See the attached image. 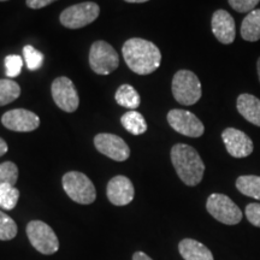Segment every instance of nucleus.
Wrapping results in <instances>:
<instances>
[{
  "label": "nucleus",
  "instance_id": "obj_21",
  "mask_svg": "<svg viewBox=\"0 0 260 260\" xmlns=\"http://www.w3.org/2000/svg\"><path fill=\"white\" fill-rule=\"evenodd\" d=\"M236 188L246 197L260 200V176L255 175L240 176L236 180Z\"/></svg>",
  "mask_w": 260,
  "mask_h": 260
},
{
  "label": "nucleus",
  "instance_id": "obj_23",
  "mask_svg": "<svg viewBox=\"0 0 260 260\" xmlns=\"http://www.w3.org/2000/svg\"><path fill=\"white\" fill-rule=\"evenodd\" d=\"M19 199V190L12 184L0 186V207L5 210H14Z\"/></svg>",
  "mask_w": 260,
  "mask_h": 260
},
{
  "label": "nucleus",
  "instance_id": "obj_11",
  "mask_svg": "<svg viewBox=\"0 0 260 260\" xmlns=\"http://www.w3.org/2000/svg\"><path fill=\"white\" fill-rule=\"evenodd\" d=\"M94 146L100 153L116 161H124L129 158L130 148L119 136L102 133L94 138Z\"/></svg>",
  "mask_w": 260,
  "mask_h": 260
},
{
  "label": "nucleus",
  "instance_id": "obj_24",
  "mask_svg": "<svg viewBox=\"0 0 260 260\" xmlns=\"http://www.w3.org/2000/svg\"><path fill=\"white\" fill-rule=\"evenodd\" d=\"M17 224L11 217L0 211V240L9 241L17 235Z\"/></svg>",
  "mask_w": 260,
  "mask_h": 260
},
{
  "label": "nucleus",
  "instance_id": "obj_34",
  "mask_svg": "<svg viewBox=\"0 0 260 260\" xmlns=\"http://www.w3.org/2000/svg\"><path fill=\"white\" fill-rule=\"evenodd\" d=\"M256 73H258V79L260 81V57L256 60Z\"/></svg>",
  "mask_w": 260,
  "mask_h": 260
},
{
  "label": "nucleus",
  "instance_id": "obj_32",
  "mask_svg": "<svg viewBox=\"0 0 260 260\" xmlns=\"http://www.w3.org/2000/svg\"><path fill=\"white\" fill-rule=\"evenodd\" d=\"M8 149L9 147H8V144H6V141H4V140L0 138V157L4 155L6 152H8Z\"/></svg>",
  "mask_w": 260,
  "mask_h": 260
},
{
  "label": "nucleus",
  "instance_id": "obj_13",
  "mask_svg": "<svg viewBox=\"0 0 260 260\" xmlns=\"http://www.w3.org/2000/svg\"><path fill=\"white\" fill-rule=\"evenodd\" d=\"M2 123L5 128L12 130V132L29 133L39 128L40 118L29 110L16 109L5 112L2 117Z\"/></svg>",
  "mask_w": 260,
  "mask_h": 260
},
{
  "label": "nucleus",
  "instance_id": "obj_5",
  "mask_svg": "<svg viewBox=\"0 0 260 260\" xmlns=\"http://www.w3.org/2000/svg\"><path fill=\"white\" fill-rule=\"evenodd\" d=\"M206 210L214 219L226 225H235L242 220L241 210L224 194H211L206 201Z\"/></svg>",
  "mask_w": 260,
  "mask_h": 260
},
{
  "label": "nucleus",
  "instance_id": "obj_30",
  "mask_svg": "<svg viewBox=\"0 0 260 260\" xmlns=\"http://www.w3.org/2000/svg\"><path fill=\"white\" fill-rule=\"evenodd\" d=\"M54 2H57V0H25V4H27L28 8L38 10V9L46 8V6H48Z\"/></svg>",
  "mask_w": 260,
  "mask_h": 260
},
{
  "label": "nucleus",
  "instance_id": "obj_29",
  "mask_svg": "<svg viewBox=\"0 0 260 260\" xmlns=\"http://www.w3.org/2000/svg\"><path fill=\"white\" fill-rule=\"evenodd\" d=\"M246 217L249 223L260 228V204L253 203L246 206Z\"/></svg>",
  "mask_w": 260,
  "mask_h": 260
},
{
  "label": "nucleus",
  "instance_id": "obj_10",
  "mask_svg": "<svg viewBox=\"0 0 260 260\" xmlns=\"http://www.w3.org/2000/svg\"><path fill=\"white\" fill-rule=\"evenodd\" d=\"M51 93L54 103L64 112H75L79 109L80 98L73 81L65 76H60L53 81Z\"/></svg>",
  "mask_w": 260,
  "mask_h": 260
},
{
  "label": "nucleus",
  "instance_id": "obj_2",
  "mask_svg": "<svg viewBox=\"0 0 260 260\" xmlns=\"http://www.w3.org/2000/svg\"><path fill=\"white\" fill-rule=\"evenodd\" d=\"M171 161L177 176L189 187L198 186L204 177L205 164L197 149L186 144H177L171 148Z\"/></svg>",
  "mask_w": 260,
  "mask_h": 260
},
{
  "label": "nucleus",
  "instance_id": "obj_19",
  "mask_svg": "<svg viewBox=\"0 0 260 260\" xmlns=\"http://www.w3.org/2000/svg\"><path fill=\"white\" fill-rule=\"evenodd\" d=\"M121 123L126 132L133 135L145 134L146 130H147V123H146L145 117L134 110L125 112L122 116Z\"/></svg>",
  "mask_w": 260,
  "mask_h": 260
},
{
  "label": "nucleus",
  "instance_id": "obj_12",
  "mask_svg": "<svg viewBox=\"0 0 260 260\" xmlns=\"http://www.w3.org/2000/svg\"><path fill=\"white\" fill-rule=\"evenodd\" d=\"M225 148L234 158H246L253 153V141L246 133L236 128H226L222 133Z\"/></svg>",
  "mask_w": 260,
  "mask_h": 260
},
{
  "label": "nucleus",
  "instance_id": "obj_8",
  "mask_svg": "<svg viewBox=\"0 0 260 260\" xmlns=\"http://www.w3.org/2000/svg\"><path fill=\"white\" fill-rule=\"evenodd\" d=\"M89 65L98 75H109L119 65V56L106 41H95L89 50Z\"/></svg>",
  "mask_w": 260,
  "mask_h": 260
},
{
  "label": "nucleus",
  "instance_id": "obj_17",
  "mask_svg": "<svg viewBox=\"0 0 260 260\" xmlns=\"http://www.w3.org/2000/svg\"><path fill=\"white\" fill-rule=\"evenodd\" d=\"M178 251L184 260H214L210 249L193 239L182 240L178 245Z\"/></svg>",
  "mask_w": 260,
  "mask_h": 260
},
{
  "label": "nucleus",
  "instance_id": "obj_4",
  "mask_svg": "<svg viewBox=\"0 0 260 260\" xmlns=\"http://www.w3.org/2000/svg\"><path fill=\"white\" fill-rule=\"evenodd\" d=\"M65 193L75 203L89 205L96 199V190L88 176L79 171H70L61 180Z\"/></svg>",
  "mask_w": 260,
  "mask_h": 260
},
{
  "label": "nucleus",
  "instance_id": "obj_33",
  "mask_svg": "<svg viewBox=\"0 0 260 260\" xmlns=\"http://www.w3.org/2000/svg\"><path fill=\"white\" fill-rule=\"evenodd\" d=\"M126 3H133V4H139V3H146L148 0H124Z\"/></svg>",
  "mask_w": 260,
  "mask_h": 260
},
{
  "label": "nucleus",
  "instance_id": "obj_7",
  "mask_svg": "<svg viewBox=\"0 0 260 260\" xmlns=\"http://www.w3.org/2000/svg\"><path fill=\"white\" fill-rule=\"evenodd\" d=\"M99 14L100 8L96 3L84 2L65 9L59 16V21L65 28L80 29L93 23Z\"/></svg>",
  "mask_w": 260,
  "mask_h": 260
},
{
  "label": "nucleus",
  "instance_id": "obj_20",
  "mask_svg": "<svg viewBox=\"0 0 260 260\" xmlns=\"http://www.w3.org/2000/svg\"><path fill=\"white\" fill-rule=\"evenodd\" d=\"M115 99L118 105H121L125 109L135 110L140 106L141 98H140L138 90L130 84H122L115 94Z\"/></svg>",
  "mask_w": 260,
  "mask_h": 260
},
{
  "label": "nucleus",
  "instance_id": "obj_28",
  "mask_svg": "<svg viewBox=\"0 0 260 260\" xmlns=\"http://www.w3.org/2000/svg\"><path fill=\"white\" fill-rule=\"evenodd\" d=\"M228 2L235 11L240 14H249L253 10H255V6L259 4L260 0H228Z\"/></svg>",
  "mask_w": 260,
  "mask_h": 260
},
{
  "label": "nucleus",
  "instance_id": "obj_18",
  "mask_svg": "<svg viewBox=\"0 0 260 260\" xmlns=\"http://www.w3.org/2000/svg\"><path fill=\"white\" fill-rule=\"evenodd\" d=\"M243 40L255 42L260 40V9H255L243 18L241 24Z\"/></svg>",
  "mask_w": 260,
  "mask_h": 260
},
{
  "label": "nucleus",
  "instance_id": "obj_14",
  "mask_svg": "<svg viewBox=\"0 0 260 260\" xmlns=\"http://www.w3.org/2000/svg\"><path fill=\"white\" fill-rule=\"evenodd\" d=\"M106 194L107 199L111 204L116 206H125L134 199L135 189L128 177L119 175V176L113 177L107 183Z\"/></svg>",
  "mask_w": 260,
  "mask_h": 260
},
{
  "label": "nucleus",
  "instance_id": "obj_6",
  "mask_svg": "<svg viewBox=\"0 0 260 260\" xmlns=\"http://www.w3.org/2000/svg\"><path fill=\"white\" fill-rule=\"evenodd\" d=\"M27 235L31 246L42 254H53L59 249V241L53 229L41 220H31L27 225Z\"/></svg>",
  "mask_w": 260,
  "mask_h": 260
},
{
  "label": "nucleus",
  "instance_id": "obj_27",
  "mask_svg": "<svg viewBox=\"0 0 260 260\" xmlns=\"http://www.w3.org/2000/svg\"><path fill=\"white\" fill-rule=\"evenodd\" d=\"M23 67V59L18 54H10L5 58V68H6V76L10 79L17 77L22 71Z\"/></svg>",
  "mask_w": 260,
  "mask_h": 260
},
{
  "label": "nucleus",
  "instance_id": "obj_26",
  "mask_svg": "<svg viewBox=\"0 0 260 260\" xmlns=\"http://www.w3.org/2000/svg\"><path fill=\"white\" fill-rule=\"evenodd\" d=\"M18 180V168L15 162L5 161L0 164V186L12 184L15 186Z\"/></svg>",
  "mask_w": 260,
  "mask_h": 260
},
{
  "label": "nucleus",
  "instance_id": "obj_15",
  "mask_svg": "<svg viewBox=\"0 0 260 260\" xmlns=\"http://www.w3.org/2000/svg\"><path fill=\"white\" fill-rule=\"evenodd\" d=\"M213 35L220 44L230 45L235 41L236 25L233 16L225 10H217L214 11L211 21Z\"/></svg>",
  "mask_w": 260,
  "mask_h": 260
},
{
  "label": "nucleus",
  "instance_id": "obj_31",
  "mask_svg": "<svg viewBox=\"0 0 260 260\" xmlns=\"http://www.w3.org/2000/svg\"><path fill=\"white\" fill-rule=\"evenodd\" d=\"M133 260H153L151 259V256H148L144 252H136L134 255H133Z\"/></svg>",
  "mask_w": 260,
  "mask_h": 260
},
{
  "label": "nucleus",
  "instance_id": "obj_9",
  "mask_svg": "<svg viewBox=\"0 0 260 260\" xmlns=\"http://www.w3.org/2000/svg\"><path fill=\"white\" fill-rule=\"evenodd\" d=\"M167 118L171 128L182 135L188 138H200L204 135L205 126L203 122L193 112L174 109L169 111Z\"/></svg>",
  "mask_w": 260,
  "mask_h": 260
},
{
  "label": "nucleus",
  "instance_id": "obj_25",
  "mask_svg": "<svg viewBox=\"0 0 260 260\" xmlns=\"http://www.w3.org/2000/svg\"><path fill=\"white\" fill-rule=\"evenodd\" d=\"M23 54L25 64H27V68L30 71L39 70L44 64V54L41 53L40 51L37 50L35 47L30 46V45H27L23 48Z\"/></svg>",
  "mask_w": 260,
  "mask_h": 260
},
{
  "label": "nucleus",
  "instance_id": "obj_16",
  "mask_svg": "<svg viewBox=\"0 0 260 260\" xmlns=\"http://www.w3.org/2000/svg\"><path fill=\"white\" fill-rule=\"evenodd\" d=\"M236 109L247 122L260 126V99L252 94L243 93L236 100Z\"/></svg>",
  "mask_w": 260,
  "mask_h": 260
},
{
  "label": "nucleus",
  "instance_id": "obj_22",
  "mask_svg": "<svg viewBox=\"0 0 260 260\" xmlns=\"http://www.w3.org/2000/svg\"><path fill=\"white\" fill-rule=\"evenodd\" d=\"M21 95V87L12 80H0V106L15 102Z\"/></svg>",
  "mask_w": 260,
  "mask_h": 260
},
{
  "label": "nucleus",
  "instance_id": "obj_1",
  "mask_svg": "<svg viewBox=\"0 0 260 260\" xmlns=\"http://www.w3.org/2000/svg\"><path fill=\"white\" fill-rule=\"evenodd\" d=\"M122 53L128 68L135 74L148 75L160 67V50L153 42L145 39H129L123 45Z\"/></svg>",
  "mask_w": 260,
  "mask_h": 260
},
{
  "label": "nucleus",
  "instance_id": "obj_3",
  "mask_svg": "<svg viewBox=\"0 0 260 260\" xmlns=\"http://www.w3.org/2000/svg\"><path fill=\"white\" fill-rule=\"evenodd\" d=\"M171 89L175 100L184 106L194 105L203 95L199 77L189 70H180L175 74Z\"/></svg>",
  "mask_w": 260,
  "mask_h": 260
},
{
  "label": "nucleus",
  "instance_id": "obj_35",
  "mask_svg": "<svg viewBox=\"0 0 260 260\" xmlns=\"http://www.w3.org/2000/svg\"><path fill=\"white\" fill-rule=\"evenodd\" d=\"M0 2H8V0H0Z\"/></svg>",
  "mask_w": 260,
  "mask_h": 260
}]
</instances>
